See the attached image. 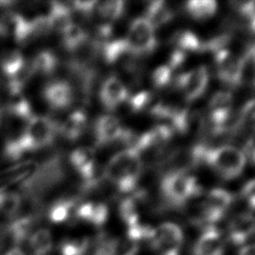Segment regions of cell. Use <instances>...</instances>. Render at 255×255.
Here are the masks:
<instances>
[{"label":"cell","mask_w":255,"mask_h":255,"mask_svg":"<svg viewBox=\"0 0 255 255\" xmlns=\"http://www.w3.org/2000/svg\"><path fill=\"white\" fill-rule=\"evenodd\" d=\"M223 253L224 244L221 234L213 226L206 227L192 249V255H223Z\"/></svg>","instance_id":"16"},{"label":"cell","mask_w":255,"mask_h":255,"mask_svg":"<svg viewBox=\"0 0 255 255\" xmlns=\"http://www.w3.org/2000/svg\"><path fill=\"white\" fill-rule=\"evenodd\" d=\"M186 57V54L180 52V51H177V50H174L173 53L171 54L170 56V60H169V65H167L171 70L172 69H175L177 68L178 66H180L183 62H184V59Z\"/></svg>","instance_id":"37"},{"label":"cell","mask_w":255,"mask_h":255,"mask_svg":"<svg viewBox=\"0 0 255 255\" xmlns=\"http://www.w3.org/2000/svg\"><path fill=\"white\" fill-rule=\"evenodd\" d=\"M241 195L246 201L247 205L252 210H255V179H251L243 185Z\"/></svg>","instance_id":"35"},{"label":"cell","mask_w":255,"mask_h":255,"mask_svg":"<svg viewBox=\"0 0 255 255\" xmlns=\"http://www.w3.org/2000/svg\"><path fill=\"white\" fill-rule=\"evenodd\" d=\"M160 187L165 198L174 204L184 203L199 191L195 178L180 170L166 174Z\"/></svg>","instance_id":"4"},{"label":"cell","mask_w":255,"mask_h":255,"mask_svg":"<svg viewBox=\"0 0 255 255\" xmlns=\"http://www.w3.org/2000/svg\"><path fill=\"white\" fill-rule=\"evenodd\" d=\"M128 97V90L124 83L117 77L106 79L100 90V100L108 110H115Z\"/></svg>","instance_id":"15"},{"label":"cell","mask_w":255,"mask_h":255,"mask_svg":"<svg viewBox=\"0 0 255 255\" xmlns=\"http://www.w3.org/2000/svg\"><path fill=\"white\" fill-rule=\"evenodd\" d=\"M255 230V217L248 213L235 216L228 225V238L235 245L249 241Z\"/></svg>","instance_id":"17"},{"label":"cell","mask_w":255,"mask_h":255,"mask_svg":"<svg viewBox=\"0 0 255 255\" xmlns=\"http://www.w3.org/2000/svg\"><path fill=\"white\" fill-rule=\"evenodd\" d=\"M42 97L54 111H63L72 106L75 101V91L70 82L55 79L46 83L42 89Z\"/></svg>","instance_id":"9"},{"label":"cell","mask_w":255,"mask_h":255,"mask_svg":"<svg viewBox=\"0 0 255 255\" xmlns=\"http://www.w3.org/2000/svg\"><path fill=\"white\" fill-rule=\"evenodd\" d=\"M30 63L34 74L49 76L58 68L59 59L52 50L46 49L38 52Z\"/></svg>","instance_id":"22"},{"label":"cell","mask_w":255,"mask_h":255,"mask_svg":"<svg viewBox=\"0 0 255 255\" xmlns=\"http://www.w3.org/2000/svg\"><path fill=\"white\" fill-rule=\"evenodd\" d=\"M233 201V196L222 188L211 189L202 203V219L206 223H215L222 218Z\"/></svg>","instance_id":"12"},{"label":"cell","mask_w":255,"mask_h":255,"mask_svg":"<svg viewBox=\"0 0 255 255\" xmlns=\"http://www.w3.org/2000/svg\"><path fill=\"white\" fill-rule=\"evenodd\" d=\"M58 133V123L49 117L33 116L21 132V138L28 152L51 145Z\"/></svg>","instance_id":"3"},{"label":"cell","mask_w":255,"mask_h":255,"mask_svg":"<svg viewBox=\"0 0 255 255\" xmlns=\"http://www.w3.org/2000/svg\"><path fill=\"white\" fill-rule=\"evenodd\" d=\"M172 70L167 65H162L157 67L151 75L152 84L156 88H164L167 86L171 80Z\"/></svg>","instance_id":"32"},{"label":"cell","mask_w":255,"mask_h":255,"mask_svg":"<svg viewBox=\"0 0 255 255\" xmlns=\"http://www.w3.org/2000/svg\"><path fill=\"white\" fill-rule=\"evenodd\" d=\"M250 28H251L252 32L255 34V15H253L250 18Z\"/></svg>","instance_id":"40"},{"label":"cell","mask_w":255,"mask_h":255,"mask_svg":"<svg viewBox=\"0 0 255 255\" xmlns=\"http://www.w3.org/2000/svg\"><path fill=\"white\" fill-rule=\"evenodd\" d=\"M183 233L171 222H163L152 229L149 243L158 255H180Z\"/></svg>","instance_id":"6"},{"label":"cell","mask_w":255,"mask_h":255,"mask_svg":"<svg viewBox=\"0 0 255 255\" xmlns=\"http://www.w3.org/2000/svg\"><path fill=\"white\" fill-rule=\"evenodd\" d=\"M125 40L130 53L136 56L148 55L156 47L154 27L144 17L136 18L130 23Z\"/></svg>","instance_id":"5"},{"label":"cell","mask_w":255,"mask_h":255,"mask_svg":"<svg viewBox=\"0 0 255 255\" xmlns=\"http://www.w3.org/2000/svg\"><path fill=\"white\" fill-rule=\"evenodd\" d=\"M77 199L73 197L56 200L49 208V219L54 223H62L69 219L72 211L78 207Z\"/></svg>","instance_id":"24"},{"label":"cell","mask_w":255,"mask_h":255,"mask_svg":"<svg viewBox=\"0 0 255 255\" xmlns=\"http://www.w3.org/2000/svg\"><path fill=\"white\" fill-rule=\"evenodd\" d=\"M192 154L194 159L204 160L226 179L237 177L243 171L246 163L244 152L238 147L228 144L214 148L196 147Z\"/></svg>","instance_id":"2"},{"label":"cell","mask_w":255,"mask_h":255,"mask_svg":"<svg viewBox=\"0 0 255 255\" xmlns=\"http://www.w3.org/2000/svg\"><path fill=\"white\" fill-rule=\"evenodd\" d=\"M60 33L62 46L69 53L75 52L88 40L87 32L80 25L73 22L69 23Z\"/></svg>","instance_id":"21"},{"label":"cell","mask_w":255,"mask_h":255,"mask_svg":"<svg viewBox=\"0 0 255 255\" xmlns=\"http://www.w3.org/2000/svg\"><path fill=\"white\" fill-rule=\"evenodd\" d=\"M251 159H252L253 163L255 164V148H253L251 151Z\"/></svg>","instance_id":"41"},{"label":"cell","mask_w":255,"mask_h":255,"mask_svg":"<svg viewBox=\"0 0 255 255\" xmlns=\"http://www.w3.org/2000/svg\"><path fill=\"white\" fill-rule=\"evenodd\" d=\"M138 252V243L128 239H117L114 255H136Z\"/></svg>","instance_id":"33"},{"label":"cell","mask_w":255,"mask_h":255,"mask_svg":"<svg viewBox=\"0 0 255 255\" xmlns=\"http://www.w3.org/2000/svg\"><path fill=\"white\" fill-rule=\"evenodd\" d=\"M141 170L140 153L133 148H126L112 156L104 169V175L120 191L130 192L134 190Z\"/></svg>","instance_id":"1"},{"label":"cell","mask_w":255,"mask_h":255,"mask_svg":"<svg viewBox=\"0 0 255 255\" xmlns=\"http://www.w3.org/2000/svg\"><path fill=\"white\" fill-rule=\"evenodd\" d=\"M139 204L137 197L131 196L122 200L120 204V214L122 219L128 227L140 223L139 221Z\"/></svg>","instance_id":"29"},{"label":"cell","mask_w":255,"mask_h":255,"mask_svg":"<svg viewBox=\"0 0 255 255\" xmlns=\"http://www.w3.org/2000/svg\"><path fill=\"white\" fill-rule=\"evenodd\" d=\"M253 84H254V87H255V68H254V75H253Z\"/></svg>","instance_id":"42"},{"label":"cell","mask_w":255,"mask_h":255,"mask_svg":"<svg viewBox=\"0 0 255 255\" xmlns=\"http://www.w3.org/2000/svg\"><path fill=\"white\" fill-rule=\"evenodd\" d=\"M72 166L84 179V190L91 189L99 181L97 176L96 152L90 146H82L74 149L70 154Z\"/></svg>","instance_id":"8"},{"label":"cell","mask_w":255,"mask_h":255,"mask_svg":"<svg viewBox=\"0 0 255 255\" xmlns=\"http://www.w3.org/2000/svg\"><path fill=\"white\" fill-rule=\"evenodd\" d=\"M238 255H255V244H247L242 247Z\"/></svg>","instance_id":"38"},{"label":"cell","mask_w":255,"mask_h":255,"mask_svg":"<svg viewBox=\"0 0 255 255\" xmlns=\"http://www.w3.org/2000/svg\"><path fill=\"white\" fill-rule=\"evenodd\" d=\"M208 81L207 69L204 66H199L178 76L176 83L185 99L191 102L203 95Z\"/></svg>","instance_id":"11"},{"label":"cell","mask_w":255,"mask_h":255,"mask_svg":"<svg viewBox=\"0 0 255 255\" xmlns=\"http://www.w3.org/2000/svg\"><path fill=\"white\" fill-rule=\"evenodd\" d=\"M89 247L88 239H72L61 245L62 255H85Z\"/></svg>","instance_id":"31"},{"label":"cell","mask_w":255,"mask_h":255,"mask_svg":"<svg viewBox=\"0 0 255 255\" xmlns=\"http://www.w3.org/2000/svg\"><path fill=\"white\" fill-rule=\"evenodd\" d=\"M241 121L249 128L255 131V99L248 101L241 110Z\"/></svg>","instance_id":"34"},{"label":"cell","mask_w":255,"mask_h":255,"mask_svg":"<svg viewBox=\"0 0 255 255\" xmlns=\"http://www.w3.org/2000/svg\"><path fill=\"white\" fill-rule=\"evenodd\" d=\"M129 106L134 112L146 113L160 118L165 106L153 93L140 92L129 99Z\"/></svg>","instance_id":"19"},{"label":"cell","mask_w":255,"mask_h":255,"mask_svg":"<svg viewBox=\"0 0 255 255\" xmlns=\"http://www.w3.org/2000/svg\"><path fill=\"white\" fill-rule=\"evenodd\" d=\"M5 255H25L19 248H13L9 250Z\"/></svg>","instance_id":"39"},{"label":"cell","mask_w":255,"mask_h":255,"mask_svg":"<svg viewBox=\"0 0 255 255\" xmlns=\"http://www.w3.org/2000/svg\"><path fill=\"white\" fill-rule=\"evenodd\" d=\"M125 130L116 117L111 115L101 116L95 124L96 142L99 145L112 143L122 138Z\"/></svg>","instance_id":"14"},{"label":"cell","mask_w":255,"mask_h":255,"mask_svg":"<svg viewBox=\"0 0 255 255\" xmlns=\"http://www.w3.org/2000/svg\"><path fill=\"white\" fill-rule=\"evenodd\" d=\"M87 121L86 113L81 110H76L72 112L62 124H58V133L70 141H75L85 132Z\"/></svg>","instance_id":"18"},{"label":"cell","mask_w":255,"mask_h":255,"mask_svg":"<svg viewBox=\"0 0 255 255\" xmlns=\"http://www.w3.org/2000/svg\"><path fill=\"white\" fill-rule=\"evenodd\" d=\"M172 17V11L167 4L163 1L157 0L149 3L144 18L155 28L166 24Z\"/></svg>","instance_id":"25"},{"label":"cell","mask_w":255,"mask_h":255,"mask_svg":"<svg viewBox=\"0 0 255 255\" xmlns=\"http://www.w3.org/2000/svg\"><path fill=\"white\" fill-rule=\"evenodd\" d=\"M174 50L180 51L184 54L187 52H197L202 49V43L198 37L189 30H179L173 34L170 39Z\"/></svg>","instance_id":"23"},{"label":"cell","mask_w":255,"mask_h":255,"mask_svg":"<svg viewBox=\"0 0 255 255\" xmlns=\"http://www.w3.org/2000/svg\"><path fill=\"white\" fill-rule=\"evenodd\" d=\"M29 245L33 255H48L53 248L51 232L46 228L38 229L31 235Z\"/></svg>","instance_id":"26"},{"label":"cell","mask_w":255,"mask_h":255,"mask_svg":"<svg viewBox=\"0 0 255 255\" xmlns=\"http://www.w3.org/2000/svg\"><path fill=\"white\" fill-rule=\"evenodd\" d=\"M25 64L26 60L23 55L16 50L3 54L0 59L1 72L7 79L13 77Z\"/></svg>","instance_id":"27"},{"label":"cell","mask_w":255,"mask_h":255,"mask_svg":"<svg viewBox=\"0 0 255 255\" xmlns=\"http://www.w3.org/2000/svg\"><path fill=\"white\" fill-rule=\"evenodd\" d=\"M214 63L216 74L220 81L231 87H236L242 82L244 74L242 58L227 49H223L215 53Z\"/></svg>","instance_id":"7"},{"label":"cell","mask_w":255,"mask_h":255,"mask_svg":"<svg viewBox=\"0 0 255 255\" xmlns=\"http://www.w3.org/2000/svg\"><path fill=\"white\" fill-rule=\"evenodd\" d=\"M0 36L23 44L33 38L31 22L17 12H6L0 17Z\"/></svg>","instance_id":"10"},{"label":"cell","mask_w":255,"mask_h":255,"mask_svg":"<svg viewBox=\"0 0 255 255\" xmlns=\"http://www.w3.org/2000/svg\"><path fill=\"white\" fill-rule=\"evenodd\" d=\"M76 217L96 226L103 225L109 215V210L106 204L102 202H85L79 204L75 211Z\"/></svg>","instance_id":"20"},{"label":"cell","mask_w":255,"mask_h":255,"mask_svg":"<svg viewBox=\"0 0 255 255\" xmlns=\"http://www.w3.org/2000/svg\"><path fill=\"white\" fill-rule=\"evenodd\" d=\"M125 3L122 0H110L101 3L98 6L99 15L108 21H114L119 19L124 12Z\"/></svg>","instance_id":"30"},{"label":"cell","mask_w":255,"mask_h":255,"mask_svg":"<svg viewBox=\"0 0 255 255\" xmlns=\"http://www.w3.org/2000/svg\"><path fill=\"white\" fill-rule=\"evenodd\" d=\"M72 9H75L83 14H90L97 5L96 1H74L71 3Z\"/></svg>","instance_id":"36"},{"label":"cell","mask_w":255,"mask_h":255,"mask_svg":"<svg viewBox=\"0 0 255 255\" xmlns=\"http://www.w3.org/2000/svg\"><path fill=\"white\" fill-rule=\"evenodd\" d=\"M233 107V97L229 92H216L208 103L209 119L217 130H221L229 120Z\"/></svg>","instance_id":"13"},{"label":"cell","mask_w":255,"mask_h":255,"mask_svg":"<svg viewBox=\"0 0 255 255\" xmlns=\"http://www.w3.org/2000/svg\"><path fill=\"white\" fill-rule=\"evenodd\" d=\"M186 10L192 18L204 20L215 14L217 10V3L212 0L189 1L186 3Z\"/></svg>","instance_id":"28"}]
</instances>
